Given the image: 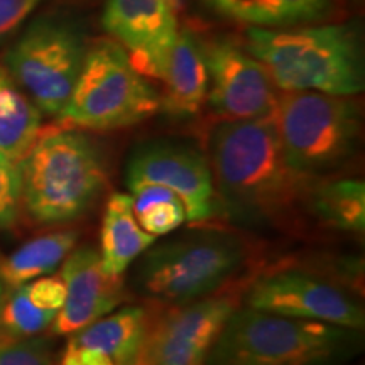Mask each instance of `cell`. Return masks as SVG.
Masks as SVG:
<instances>
[{
    "mask_svg": "<svg viewBox=\"0 0 365 365\" xmlns=\"http://www.w3.org/2000/svg\"><path fill=\"white\" fill-rule=\"evenodd\" d=\"M208 163L218 208L242 225L279 220L308 190L286 164L274 113L218 124L210 139Z\"/></svg>",
    "mask_w": 365,
    "mask_h": 365,
    "instance_id": "1",
    "label": "cell"
},
{
    "mask_svg": "<svg viewBox=\"0 0 365 365\" xmlns=\"http://www.w3.org/2000/svg\"><path fill=\"white\" fill-rule=\"evenodd\" d=\"M245 51L282 91H322L354 97L364 90L365 68L357 27H249Z\"/></svg>",
    "mask_w": 365,
    "mask_h": 365,
    "instance_id": "2",
    "label": "cell"
},
{
    "mask_svg": "<svg viewBox=\"0 0 365 365\" xmlns=\"http://www.w3.org/2000/svg\"><path fill=\"white\" fill-rule=\"evenodd\" d=\"M21 207L34 223L63 225L85 215L107 185L100 145L80 129H41L19 163Z\"/></svg>",
    "mask_w": 365,
    "mask_h": 365,
    "instance_id": "3",
    "label": "cell"
},
{
    "mask_svg": "<svg viewBox=\"0 0 365 365\" xmlns=\"http://www.w3.org/2000/svg\"><path fill=\"white\" fill-rule=\"evenodd\" d=\"M359 330L235 308L205 365H340L359 350Z\"/></svg>",
    "mask_w": 365,
    "mask_h": 365,
    "instance_id": "4",
    "label": "cell"
},
{
    "mask_svg": "<svg viewBox=\"0 0 365 365\" xmlns=\"http://www.w3.org/2000/svg\"><path fill=\"white\" fill-rule=\"evenodd\" d=\"M247 249L230 232L196 230L145 250L134 286L171 307L213 296L244 267Z\"/></svg>",
    "mask_w": 365,
    "mask_h": 365,
    "instance_id": "5",
    "label": "cell"
},
{
    "mask_svg": "<svg viewBox=\"0 0 365 365\" xmlns=\"http://www.w3.org/2000/svg\"><path fill=\"white\" fill-rule=\"evenodd\" d=\"M274 120L286 164L308 186L352 158L362 127L355 100L322 91H284Z\"/></svg>",
    "mask_w": 365,
    "mask_h": 365,
    "instance_id": "6",
    "label": "cell"
},
{
    "mask_svg": "<svg viewBox=\"0 0 365 365\" xmlns=\"http://www.w3.org/2000/svg\"><path fill=\"white\" fill-rule=\"evenodd\" d=\"M161 110V93L132 65L117 41L86 49L71 97L58 120L73 129L108 132L134 127Z\"/></svg>",
    "mask_w": 365,
    "mask_h": 365,
    "instance_id": "7",
    "label": "cell"
},
{
    "mask_svg": "<svg viewBox=\"0 0 365 365\" xmlns=\"http://www.w3.org/2000/svg\"><path fill=\"white\" fill-rule=\"evenodd\" d=\"M88 46L75 27L34 22L6 54V70L41 113L59 117L78 80Z\"/></svg>",
    "mask_w": 365,
    "mask_h": 365,
    "instance_id": "8",
    "label": "cell"
},
{
    "mask_svg": "<svg viewBox=\"0 0 365 365\" xmlns=\"http://www.w3.org/2000/svg\"><path fill=\"white\" fill-rule=\"evenodd\" d=\"M125 185H161L180 196L191 225L217 215L218 205L208 158L195 145L156 140L130 154L125 166Z\"/></svg>",
    "mask_w": 365,
    "mask_h": 365,
    "instance_id": "9",
    "label": "cell"
},
{
    "mask_svg": "<svg viewBox=\"0 0 365 365\" xmlns=\"http://www.w3.org/2000/svg\"><path fill=\"white\" fill-rule=\"evenodd\" d=\"M245 307L359 331L365 327L357 299L341 287L296 269L259 277L249 287Z\"/></svg>",
    "mask_w": 365,
    "mask_h": 365,
    "instance_id": "10",
    "label": "cell"
},
{
    "mask_svg": "<svg viewBox=\"0 0 365 365\" xmlns=\"http://www.w3.org/2000/svg\"><path fill=\"white\" fill-rule=\"evenodd\" d=\"M208 71L207 103L222 120H252L272 115L276 85L261 63L227 39L202 44Z\"/></svg>",
    "mask_w": 365,
    "mask_h": 365,
    "instance_id": "11",
    "label": "cell"
},
{
    "mask_svg": "<svg viewBox=\"0 0 365 365\" xmlns=\"http://www.w3.org/2000/svg\"><path fill=\"white\" fill-rule=\"evenodd\" d=\"M235 308V301L228 296H208L173 307L150 323L139 365H205Z\"/></svg>",
    "mask_w": 365,
    "mask_h": 365,
    "instance_id": "12",
    "label": "cell"
},
{
    "mask_svg": "<svg viewBox=\"0 0 365 365\" xmlns=\"http://www.w3.org/2000/svg\"><path fill=\"white\" fill-rule=\"evenodd\" d=\"M102 24L145 78L161 80L176 43V12L164 0H107Z\"/></svg>",
    "mask_w": 365,
    "mask_h": 365,
    "instance_id": "13",
    "label": "cell"
},
{
    "mask_svg": "<svg viewBox=\"0 0 365 365\" xmlns=\"http://www.w3.org/2000/svg\"><path fill=\"white\" fill-rule=\"evenodd\" d=\"M66 298L53 325V335L80 331L105 314L112 313L125 298L122 277H112L103 271L97 249L83 245L73 249L63 261L61 272Z\"/></svg>",
    "mask_w": 365,
    "mask_h": 365,
    "instance_id": "14",
    "label": "cell"
},
{
    "mask_svg": "<svg viewBox=\"0 0 365 365\" xmlns=\"http://www.w3.org/2000/svg\"><path fill=\"white\" fill-rule=\"evenodd\" d=\"M164 86L161 108L173 117H193L207 103L208 71L202 43L190 29H180L168 65L159 80Z\"/></svg>",
    "mask_w": 365,
    "mask_h": 365,
    "instance_id": "15",
    "label": "cell"
},
{
    "mask_svg": "<svg viewBox=\"0 0 365 365\" xmlns=\"http://www.w3.org/2000/svg\"><path fill=\"white\" fill-rule=\"evenodd\" d=\"M150 323L153 319L144 308L125 307L71 333L68 340L100 350L115 365H139Z\"/></svg>",
    "mask_w": 365,
    "mask_h": 365,
    "instance_id": "16",
    "label": "cell"
},
{
    "mask_svg": "<svg viewBox=\"0 0 365 365\" xmlns=\"http://www.w3.org/2000/svg\"><path fill=\"white\" fill-rule=\"evenodd\" d=\"M158 237L145 234L135 220L130 195L112 193L105 203L100 230V261L112 277H122L127 267L144 254Z\"/></svg>",
    "mask_w": 365,
    "mask_h": 365,
    "instance_id": "17",
    "label": "cell"
},
{
    "mask_svg": "<svg viewBox=\"0 0 365 365\" xmlns=\"http://www.w3.org/2000/svg\"><path fill=\"white\" fill-rule=\"evenodd\" d=\"M222 16L252 27L276 29L327 17L331 0H205Z\"/></svg>",
    "mask_w": 365,
    "mask_h": 365,
    "instance_id": "18",
    "label": "cell"
},
{
    "mask_svg": "<svg viewBox=\"0 0 365 365\" xmlns=\"http://www.w3.org/2000/svg\"><path fill=\"white\" fill-rule=\"evenodd\" d=\"M41 129L39 108L0 65V153L19 166Z\"/></svg>",
    "mask_w": 365,
    "mask_h": 365,
    "instance_id": "19",
    "label": "cell"
},
{
    "mask_svg": "<svg viewBox=\"0 0 365 365\" xmlns=\"http://www.w3.org/2000/svg\"><path fill=\"white\" fill-rule=\"evenodd\" d=\"M76 240L75 230H59L26 242L0 262V279L6 289H16L56 271L75 249Z\"/></svg>",
    "mask_w": 365,
    "mask_h": 365,
    "instance_id": "20",
    "label": "cell"
},
{
    "mask_svg": "<svg viewBox=\"0 0 365 365\" xmlns=\"http://www.w3.org/2000/svg\"><path fill=\"white\" fill-rule=\"evenodd\" d=\"M308 202L318 220L328 227L352 234L365 230V182L344 178L312 182L307 190Z\"/></svg>",
    "mask_w": 365,
    "mask_h": 365,
    "instance_id": "21",
    "label": "cell"
},
{
    "mask_svg": "<svg viewBox=\"0 0 365 365\" xmlns=\"http://www.w3.org/2000/svg\"><path fill=\"white\" fill-rule=\"evenodd\" d=\"M56 314L33 298L27 284L7 291L0 307V341L38 336L53 325Z\"/></svg>",
    "mask_w": 365,
    "mask_h": 365,
    "instance_id": "22",
    "label": "cell"
},
{
    "mask_svg": "<svg viewBox=\"0 0 365 365\" xmlns=\"http://www.w3.org/2000/svg\"><path fill=\"white\" fill-rule=\"evenodd\" d=\"M134 215L145 234L154 237L171 234L181 225H185L186 220H188L185 203H182L180 196L149 205L148 208L140 210L139 213H134Z\"/></svg>",
    "mask_w": 365,
    "mask_h": 365,
    "instance_id": "23",
    "label": "cell"
},
{
    "mask_svg": "<svg viewBox=\"0 0 365 365\" xmlns=\"http://www.w3.org/2000/svg\"><path fill=\"white\" fill-rule=\"evenodd\" d=\"M19 166L0 153V228L9 230L21 215Z\"/></svg>",
    "mask_w": 365,
    "mask_h": 365,
    "instance_id": "24",
    "label": "cell"
},
{
    "mask_svg": "<svg viewBox=\"0 0 365 365\" xmlns=\"http://www.w3.org/2000/svg\"><path fill=\"white\" fill-rule=\"evenodd\" d=\"M53 345L44 336L0 341V365H53Z\"/></svg>",
    "mask_w": 365,
    "mask_h": 365,
    "instance_id": "25",
    "label": "cell"
},
{
    "mask_svg": "<svg viewBox=\"0 0 365 365\" xmlns=\"http://www.w3.org/2000/svg\"><path fill=\"white\" fill-rule=\"evenodd\" d=\"M41 0H0V38L17 29Z\"/></svg>",
    "mask_w": 365,
    "mask_h": 365,
    "instance_id": "26",
    "label": "cell"
},
{
    "mask_svg": "<svg viewBox=\"0 0 365 365\" xmlns=\"http://www.w3.org/2000/svg\"><path fill=\"white\" fill-rule=\"evenodd\" d=\"M59 365H115L113 360L91 346L78 345L75 341L68 340L65 350L61 355Z\"/></svg>",
    "mask_w": 365,
    "mask_h": 365,
    "instance_id": "27",
    "label": "cell"
},
{
    "mask_svg": "<svg viewBox=\"0 0 365 365\" xmlns=\"http://www.w3.org/2000/svg\"><path fill=\"white\" fill-rule=\"evenodd\" d=\"M164 2H166L175 12H178V9H180V6H181V0H164Z\"/></svg>",
    "mask_w": 365,
    "mask_h": 365,
    "instance_id": "28",
    "label": "cell"
},
{
    "mask_svg": "<svg viewBox=\"0 0 365 365\" xmlns=\"http://www.w3.org/2000/svg\"><path fill=\"white\" fill-rule=\"evenodd\" d=\"M6 294H7V289H6V286H4L2 279H0V307H2L4 298H6Z\"/></svg>",
    "mask_w": 365,
    "mask_h": 365,
    "instance_id": "29",
    "label": "cell"
}]
</instances>
